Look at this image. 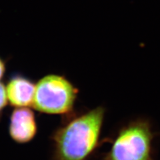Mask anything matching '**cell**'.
I'll return each mask as SVG.
<instances>
[{
	"label": "cell",
	"mask_w": 160,
	"mask_h": 160,
	"mask_svg": "<svg viewBox=\"0 0 160 160\" xmlns=\"http://www.w3.org/2000/svg\"><path fill=\"white\" fill-rule=\"evenodd\" d=\"M106 109L70 113L51 137L53 160H89L100 145Z\"/></svg>",
	"instance_id": "1"
},
{
	"label": "cell",
	"mask_w": 160,
	"mask_h": 160,
	"mask_svg": "<svg viewBox=\"0 0 160 160\" xmlns=\"http://www.w3.org/2000/svg\"><path fill=\"white\" fill-rule=\"evenodd\" d=\"M158 136L149 119L132 120L118 130L103 160H154Z\"/></svg>",
	"instance_id": "2"
},
{
	"label": "cell",
	"mask_w": 160,
	"mask_h": 160,
	"mask_svg": "<svg viewBox=\"0 0 160 160\" xmlns=\"http://www.w3.org/2000/svg\"><path fill=\"white\" fill-rule=\"evenodd\" d=\"M78 90L64 76L52 74L36 84L33 107L47 114L68 115L73 113Z\"/></svg>",
	"instance_id": "3"
},
{
	"label": "cell",
	"mask_w": 160,
	"mask_h": 160,
	"mask_svg": "<svg viewBox=\"0 0 160 160\" xmlns=\"http://www.w3.org/2000/svg\"><path fill=\"white\" fill-rule=\"evenodd\" d=\"M38 124L35 114L28 107L16 108L9 119V134L15 142L27 143L36 137Z\"/></svg>",
	"instance_id": "4"
},
{
	"label": "cell",
	"mask_w": 160,
	"mask_h": 160,
	"mask_svg": "<svg viewBox=\"0 0 160 160\" xmlns=\"http://www.w3.org/2000/svg\"><path fill=\"white\" fill-rule=\"evenodd\" d=\"M6 88L8 102L12 106L25 108L33 106L36 84L32 80L18 75L9 79Z\"/></svg>",
	"instance_id": "5"
},
{
	"label": "cell",
	"mask_w": 160,
	"mask_h": 160,
	"mask_svg": "<svg viewBox=\"0 0 160 160\" xmlns=\"http://www.w3.org/2000/svg\"><path fill=\"white\" fill-rule=\"evenodd\" d=\"M8 102L6 88L2 83L0 82V113L6 106Z\"/></svg>",
	"instance_id": "6"
},
{
	"label": "cell",
	"mask_w": 160,
	"mask_h": 160,
	"mask_svg": "<svg viewBox=\"0 0 160 160\" xmlns=\"http://www.w3.org/2000/svg\"><path fill=\"white\" fill-rule=\"evenodd\" d=\"M5 72H6V65L2 59L0 58V79L3 78Z\"/></svg>",
	"instance_id": "7"
}]
</instances>
